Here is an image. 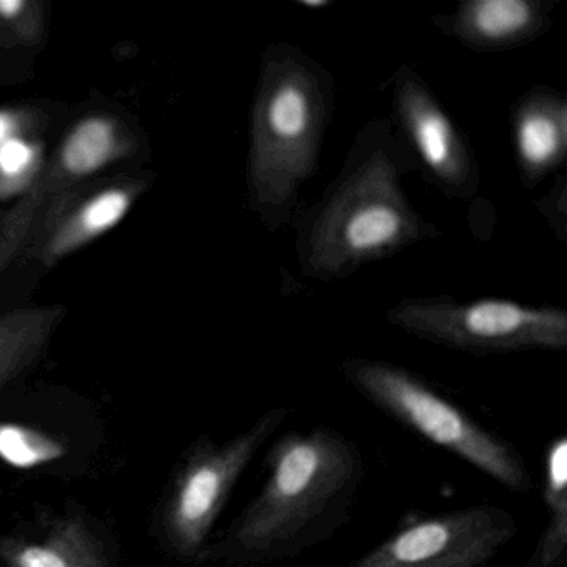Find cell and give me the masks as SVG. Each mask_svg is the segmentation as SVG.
<instances>
[{
	"instance_id": "cell-9",
	"label": "cell",
	"mask_w": 567,
	"mask_h": 567,
	"mask_svg": "<svg viewBox=\"0 0 567 567\" xmlns=\"http://www.w3.org/2000/svg\"><path fill=\"white\" fill-rule=\"evenodd\" d=\"M553 0H464L450 14L434 16L444 38L481 54L514 51L546 34Z\"/></svg>"
},
{
	"instance_id": "cell-12",
	"label": "cell",
	"mask_w": 567,
	"mask_h": 567,
	"mask_svg": "<svg viewBox=\"0 0 567 567\" xmlns=\"http://www.w3.org/2000/svg\"><path fill=\"white\" fill-rule=\"evenodd\" d=\"M546 527L524 567H564L567 549V436L550 441L544 461Z\"/></svg>"
},
{
	"instance_id": "cell-8",
	"label": "cell",
	"mask_w": 567,
	"mask_h": 567,
	"mask_svg": "<svg viewBox=\"0 0 567 567\" xmlns=\"http://www.w3.org/2000/svg\"><path fill=\"white\" fill-rule=\"evenodd\" d=\"M517 530L503 507H463L403 527L344 567H487Z\"/></svg>"
},
{
	"instance_id": "cell-19",
	"label": "cell",
	"mask_w": 567,
	"mask_h": 567,
	"mask_svg": "<svg viewBox=\"0 0 567 567\" xmlns=\"http://www.w3.org/2000/svg\"><path fill=\"white\" fill-rule=\"evenodd\" d=\"M9 132H11V121L8 115L0 114V145L8 141Z\"/></svg>"
},
{
	"instance_id": "cell-2",
	"label": "cell",
	"mask_w": 567,
	"mask_h": 567,
	"mask_svg": "<svg viewBox=\"0 0 567 567\" xmlns=\"http://www.w3.org/2000/svg\"><path fill=\"white\" fill-rule=\"evenodd\" d=\"M267 480L227 533L200 557L231 567L295 559L350 520L364 480L360 447L334 427L290 431L267 456Z\"/></svg>"
},
{
	"instance_id": "cell-5",
	"label": "cell",
	"mask_w": 567,
	"mask_h": 567,
	"mask_svg": "<svg viewBox=\"0 0 567 567\" xmlns=\"http://www.w3.org/2000/svg\"><path fill=\"white\" fill-rule=\"evenodd\" d=\"M388 323L427 343L470 354L564 351L567 311L506 298L457 300L447 295L403 298L388 310Z\"/></svg>"
},
{
	"instance_id": "cell-17",
	"label": "cell",
	"mask_w": 567,
	"mask_h": 567,
	"mask_svg": "<svg viewBox=\"0 0 567 567\" xmlns=\"http://www.w3.org/2000/svg\"><path fill=\"white\" fill-rule=\"evenodd\" d=\"M31 162L32 151L24 142L8 138L0 145V172L8 177L21 175Z\"/></svg>"
},
{
	"instance_id": "cell-4",
	"label": "cell",
	"mask_w": 567,
	"mask_h": 567,
	"mask_svg": "<svg viewBox=\"0 0 567 567\" xmlns=\"http://www.w3.org/2000/svg\"><path fill=\"white\" fill-rule=\"evenodd\" d=\"M340 371L358 394L391 420L466 461L504 489H533V474L509 441L477 423L413 371L373 358H347Z\"/></svg>"
},
{
	"instance_id": "cell-13",
	"label": "cell",
	"mask_w": 567,
	"mask_h": 567,
	"mask_svg": "<svg viewBox=\"0 0 567 567\" xmlns=\"http://www.w3.org/2000/svg\"><path fill=\"white\" fill-rule=\"evenodd\" d=\"M114 148V134L107 122L92 118L79 125L62 152V161L71 174L87 175L107 162Z\"/></svg>"
},
{
	"instance_id": "cell-14",
	"label": "cell",
	"mask_w": 567,
	"mask_h": 567,
	"mask_svg": "<svg viewBox=\"0 0 567 567\" xmlns=\"http://www.w3.org/2000/svg\"><path fill=\"white\" fill-rule=\"evenodd\" d=\"M131 200L122 190L105 192L82 212L81 228L89 235L102 234L122 220Z\"/></svg>"
},
{
	"instance_id": "cell-11",
	"label": "cell",
	"mask_w": 567,
	"mask_h": 567,
	"mask_svg": "<svg viewBox=\"0 0 567 567\" xmlns=\"http://www.w3.org/2000/svg\"><path fill=\"white\" fill-rule=\"evenodd\" d=\"M6 567H109L104 549L81 517L58 520L42 540L0 546Z\"/></svg>"
},
{
	"instance_id": "cell-7",
	"label": "cell",
	"mask_w": 567,
	"mask_h": 567,
	"mask_svg": "<svg viewBox=\"0 0 567 567\" xmlns=\"http://www.w3.org/2000/svg\"><path fill=\"white\" fill-rule=\"evenodd\" d=\"M393 121L416 172L454 202H471L481 187L473 147L460 125L413 65L393 75Z\"/></svg>"
},
{
	"instance_id": "cell-18",
	"label": "cell",
	"mask_w": 567,
	"mask_h": 567,
	"mask_svg": "<svg viewBox=\"0 0 567 567\" xmlns=\"http://www.w3.org/2000/svg\"><path fill=\"white\" fill-rule=\"evenodd\" d=\"M24 8L22 0H0V18L14 19Z\"/></svg>"
},
{
	"instance_id": "cell-15",
	"label": "cell",
	"mask_w": 567,
	"mask_h": 567,
	"mask_svg": "<svg viewBox=\"0 0 567 567\" xmlns=\"http://www.w3.org/2000/svg\"><path fill=\"white\" fill-rule=\"evenodd\" d=\"M38 337L28 333L0 334V386L8 383L38 347Z\"/></svg>"
},
{
	"instance_id": "cell-1",
	"label": "cell",
	"mask_w": 567,
	"mask_h": 567,
	"mask_svg": "<svg viewBox=\"0 0 567 567\" xmlns=\"http://www.w3.org/2000/svg\"><path fill=\"white\" fill-rule=\"evenodd\" d=\"M413 158L390 117L361 125L337 177L295 220V257L308 280L334 284L440 237L408 197Z\"/></svg>"
},
{
	"instance_id": "cell-16",
	"label": "cell",
	"mask_w": 567,
	"mask_h": 567,
	"mask_svg": "<svg viewBox=\"0 0 567 567\" xmlns=\"http://www.w3.org/2000/svg\"><path fill=\"white\" fill-rule=\"evenodd\" d=\"M544 220L549 225L550 230L556 235L560 244L567 240V181L566 175H557L556 182L546 195L534 202Z\"/></svg>"
},
{
	"instance_id": "cell-3",
	"label": "cell",
	"mask_w": 567,
	"mask_h": 567,
	"mask_svg": "<svg viewBox=\"0 0 567 567\" xmlns=\"http://www.w3.org/2000/svg\"><path fill=\"white\" fill-rule=\"evenodd\" d=\"M337 107L330 69L291 42L261 54L250 114L247 200L265 230L293 227L303 190L320 172Z\"/></svg>"
},
{
	"instance_id": "cell-6",
	"label": "cell",
	"mask_w": 567,
	"mask_h": 567,
	"mask_svg": "<svg viewBox=\"0 0 567 567\" xmlns=\"http://www.w3.org/2000/svg\"><path fill=\"white\" fill-rule=\"evenodd\" d=\"M287 408H271L247 430L224 444L205 441L178 473L165 507V534L184 559H198L215 520L261 447L287 421Z\"/></svg>"
},
{
	"instance_id": "cell-10",
	"label": "cell",
	"mask_w": 567,
	"mask_h": 567,
	"mask_svg": "<svg viewBox=\"0 0 567 567\" xmlns=\"http://www.w3.org/2000/svg\"><path fill=\"white\" fill-rule=\"evenodd\" d=\"M509 125L520 184L533 190L566 161L567 95L534 85L514 102Z\"/></svg>"
}]
</instances>
